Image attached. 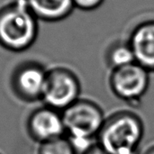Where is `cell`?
Listing matches in <instances>:
<instances>
[{
  "label": "cell",
  "mask_w": 154,
  "mask_h": 154,
  "mask_svg": "<svg viewBox=\"0 0 154 154\" xmlns=\"http://www.w3.org/2000/svg\"><path fill=\"white\" fill-rule=\"evenodd\" d=\"M144 131V123L137 113L117 110L106 117L97 141L109 154H141Z\"/></svg>",
  "instance_id": "obj_1"
},
{
  "label": "cell",
  "mask_w": 154,
  "mask_h": 154,
  "mask_svg": "<svg viewBox=\"0 0 154 154\" xmlns=\"http://www.w3.org/2000/svg\"><path fill=\"white\" fill-rule=\"evenodd\" d=\"M38 19L25 0H13L0 8V46L12 52H23L35 42Z\"/></svg>",
  "instance_id": "obj_2"
},
{
  "label": "cell",
  "mask_w": 154,
  "mask_h": 154,
  "mask_svg": "<svg viewBox=\"0 0 154 154\" xmlns=\"http://www.w3.org/2000/svg\"><path fill=\"white\" fill-rule=\"evenodd\" d=\"M66 135L73 138L97 140L106 116L100 105L80 97L61 112Z\"/></svg>",
  "instance_id": "obj_3"
},
{
  "label": "cell",
  "mask_w": 154,
  "mask_h": 154,
  "mask_svg": "<svg viewBox=\"0 0 154 154\" xmlns=\"http://www.w3.org/2000/svg\"><path fill=\"white\" fill-rule=\"evenodd\" d=\"M150 84L151 72L136 62L110 70L108 77V86L114 96L131 107L140 106Z\"/></svg>",
  "instance_id": "obj_4"
},
{
  "label": "cell",
  "mask_w": 154,
  "mask_h": 154,
  "mask_svg": "<svg viewBox=\"0 0 154 154\" xmlns=\"http://www.w3.org/2000/svg\"><path fill=\"white\" fill-rule=\"evenodd\" d=\"M81 83L78 75L67 67L48 69L42 101L44 106L64 111L80 98Z\"/></svg>",
  "instance_id": "obj_5"
},
{
  "label": "cell",
  "mask_w": 154,
  "mask_h": 154,
  "mask_svg": "<svg viewBox=\"0 0 154 154\" xmlns=\"http://www.w3.org/2000/svg\"><path fill=\"white\" fill-rule=\"evenodd\" d=\"M48 69L41 63L27 60L17 65L10 78V87L20 100L32 103L42 101Z\"/></svg>",
  "instance_id": "obj_6"
},
{
  "label": "cell",
  "mask_w": 154,
  "mask_h": 154,
  "mask_svg": "<svg viewBox=\"0 0 154 154\" xmlns=\"http://www.w3.org/2000/svg\"><path fill=\"white\" fill-rule=\"evenodd\" d=\"M26 130L31 139L39 144L66 135L61 112L47 106L38 107L29 115Z\"/></svg>",
  "instance_id": "obj_7"
},
{
  "label": "cell",
  "mask_w": 154,
  "mask_h": 154,
  "mask_svg": "<svg viewBox=\"0 0 154 154\" xmlns=\"http://www.w3.org/2000/svg\"><path fill=\"white\" fill-rule=\"evenodd\" d=\"M128 41L135 62L151 73L154 72V19L143 21L132 30Z\"/></svg>",
  "instance_id": "obj_8"
},
{
  "label": "cell",
  "mask_w": 154,
  "mask_h": 154,
  "mask_svg": "<svg viewBox=\"0 0 154 154\" xmlns=\"http://www.w3.org/2000/svg\"><path fill=\"white\" fill-rule=\"evenodd\" d=\"M25 2L38 20L49 23L68 18L75 9L73 0H25Z\"/></svg>",
  "instance_id": "obj_9"
},
{
  "label": "cell",
  "mask_w": 154,
  "mask_h": 154,
  "mask_svg": "<svg viewBox=\"0 0 154 154\" xmlns=\"http://www.w3.org/2000/svg\"><path fill=\"white\" fill-rule=\"evenodd\" d=\"M104 60L110 70L135 62L134 54L128 39L112 42L105 50Z\"/></svg>",
  "instance_id": "obj_10"
},
{
  "label": "cell",
  "mask_w": 154,
  "mask_h": 154,
  "mask_svg": "<svg viewBox=\"0 0 154 154\" xmlns=\"http://www.w3.org/2000/svg\"><path fill=\"white\" fill-rule=\"evenodd\" d=\"M38 154H77L66 136L40 144Z\"/></svg>",
  "instance_id": "obj_11"
},
{
  "label": "cell",
  "mask_w": 154,
  "mask_h": 154,
  "mask_svg": "<svg viewBox=\"0 0 154 154\" xmlns=\"http://www.w3.org/2000/svg\"><path fill=\"white\" fill-rule=\"evenodd\" d=\"M106 0H73L74 6L77 9L85 12H91L98 9Z\"/></svg>",
  "instance_id": "obj_12"
},
{
  "label": "cell",
  "mask_w": 154,
  "mask_h": 154,
  "mask_svg": "<svg viewBox=\"0 0 154 154\" xmlns=\"http://www.w3.org/2000/svg\"><path fill=\"white\" fill-rule=\"evenodd\" d=\"M82 154H109L97 142Z\"/></svg>",
  "instance_id": "obj_13"
},
{
  "label": "cell",
  "mask_w": 154,
  "mask_h": 154,
  "mask_svg": "<svg viewBox=\"0 0 154 154\" xmlns=\"http://www.w3.org/2000/svg\"><path fill=\"white\" fill-rule=\"evenodd\" d=\"M141 154H154V143H151L150 145H148Z\"/></svg>",
  "instance_id": "obj_14"
},
{
  "label": "cell",
  "mask_w": 154,
  "mask_h": 154,
  "mask_svg": "<svg viewBox=\"0 0 154 154\" xmlns=\"http://www.w3.org/2000/svg\"><path fill=\"white\" fill-rule=\"evenodd\" d=\"M0 154H1V153H0Z\"/></svg>",
  "instance_id": "obj_15"
}]
</instances>
